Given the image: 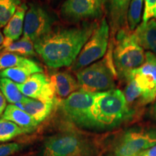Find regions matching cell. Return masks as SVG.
Segmentation results:
<instances>
[{
  "label": "cell",
  "mask_w": 156,
  "mask_h": 156,
  "mask_svg": "<svg viewBox=\"0 0 156 156\" xmlns=\"http://www.w3.org/2000/svg\"><path fill=\"white\" fill-rule=\"evenodd\" d=\"M98 25L95 22H85L80 26L51 30L34 43L35 51L48 67H69L77 59Z\"/></svg>",
  "instance_id": "obj_1"
},
{
  "label": "cell",
  "mask_w": 156,
  "mask_h": 156,
  "mask_svg": "<svg viewBox=\"0 0 156 156\" xmlns=\"http://www.w3.org/2000/svg\"><path fill=\"white\" fill-rule=\"evenodd\" d=\"M90 113L93 129H99L114 128L133 116L124 93L114 88L95 93Z\"/></svg>",
  "instance_id": "obj_2"
},
{
  "label": "cell",
  "mask_w": 156,
  "mask_h": 156,
  "mask_svg": "<svg viewBox=\"0 0 156 156\" xmlns=\"http://www.w3.org/2000/svg\"><path fill=\"white\" fill-rule=\"evenodd\" d=\"M113 60L116 73L126 79L133 70L145 63V53L128 28L119 30L115 36Z\"/></svg>",
  "instance_id": "obj_3"
},
{
  "label": "cell",
  "mask_w": 156,
  "mask_h": 156,
  "mask_svg": "<svg viewBox=\"0 0 156 156\" xmlns=\"http://www.w3.org/2000/svg\"><path fill=\"white\" fill-rule=\"evenodd\" d=\"M111 57L108 56L78 72L77 79L80 89L96 93L114 88L117 73Z\"/></svg>",
  "instance_id": "obj_4"
},
{
  "label": "cell",
  "mask_w": 156,
  "mask_h": 156,
  "mask_svg": "<svg viewBox=\"0 0 156 156\" xmlns=\"http://www.w3.org/2000/svg\"><path fill=\"white\" fill-rule=\"evenodd\" d=\"M95 95V93L78 90L62 101V112L68 119L78 126L93 129L90 112Z\"/></svg>",
  "instance_id": "obj_5"
},
{
  "label": "cell",
  "mask_w": 156,
  "mask_h": 156,
  "mask_svg": "<svg viewBox=\"0 0 156 156\" xmlns=\"http://www.w3.org/2000/svg\"><path fill=\"white\" fill-rule=\"evenodd\" d=\"M109 30L110 27L106 19L103 18L83 46L77 59L73 63L72 69L74 71L80 70L104 56L108 45Z\"/></svg>",
  "instance_id": "obj_6"
},
{
  "label": "cell",
  "mask_w": 156,
  "mask_h": 156,
  "mask_svg": "<svg viewBox=\"0 0 156 156\" xmlns=\"http://www.w3.org/2000/svg\"><path fill=\"white\" fill-rule=\"evenodd\" d=\"M88 151V144L80 134L62 132L45 141L43 156H85Z\"/></svg>",
  "instance_id": "obj_7"
},
{
  "label": "cell",
  "mask_w": 156,
  "mask_h": 156,
  "mask_svg": "<svg viewBox=\"0 0 156 156\" xmlns=\"http://www.w3.org/2000/svg\"><path fill=\"white\" fill-rule=\"evenodd\" d=\"M156 145V127L132 129L124 133L114 147L115 156H137Z\"/></svg>",
  "instance_id": "obj_8"
},
{
  "label": "cell",
  "mask_w": 156,
  "mask_h": 156,
  "mask_svg": "<svg viewBox=\"0 0 156 156\" xmlns=\"http://www.w3.org/2000/svg\"><path fill=\"white\" fill-rule=\"evenodd\" d=\"M54 23V17L44 7L31 3L25 14L23 36L28 37L34 44L49 34Z\"/></svg>",
  "instance_id": "obj_9"
},
{
  "label": "cell",
  "mask_w": 156,
  "mask_h": 156,
  "mask_svg": "<svg viewBox=\"0 0 156 156\" xmlns=\"http://www.w3.org/2000/svg\"><path fill=\"white\" fill-rule=\"evenodd\" d=\"M128 77L134 79L141 88L144 104L153 102L156 98V54L146 52L145 63L131 72Z\"/></svg>",
  "instance_id": "obj_10"
},
{
  "label": "cell",
  "mask_w": 156,
  "mask_h": 156,
  "mask_svg": "<svg viewBox=\"0 0 156 156\" xmlns=\"http://www.w3.org/2000/svg\"><path fill=\"white\" fill-rule=\"evenodd\" d=\"M17 87L25 96L32 99L43 102L56 101L55 91L50 79L43 73L34 74L25 83L17 84Z\"/></svg>",
  "instance_id": "obj_11"
},
{
  "label": "cell",
  "mask_w": 156,
  "mask_h": 156,
  "mask_svg": "<svg viewBox=\"0 0 156 156\" xmlns=\"http://www.w3.org/2000/svg\"><path fill=\"white\" fill-rule=\"evenodd\" d=\"M103 9L95 0H66L61 7V14L70 21L98 18Z\"/></svg>",
  "instance_id": "obj_12"
},
{
  "label": "cell",
  "mask_w": 156,
  "mask_h": 156,
  "mask_svg": "<svg viewBox=\"0 0 156 156\" xmlns=\"http://www.w3.org/2000/svg\"><path fill=\"white\" fill-rule=\"evenodd\" d=\"M28 9V7L25 4H21L17 7L14 15L4 29L5 41L2 46L0 47V49H2L10 45L12 43L18 41L20 37L23 33L25 17L26 14L25 12Z\"/></svg>",
  "instance_id": "obj_13"
},
{
  "label": "cell",
  "mask_w": 156,
  "mask_h": 156,
  "mask_svg": "<svg viewBox=\"0 0 156 156\" xmlns=\"http://www.w3.org/2000/svg\"><path fill=\"white\" fill-rule=\"evenodd\" d=\"M112 36L127 24V12L132 0H108Z\"/></svg>",
  "instance_id": "obj_14"
},
{
  "label": "cell",
  "mask_w": 156,
  "mask_h": 156,
  "mask_svg": "<svg viewBox=\"0 0 156 156\" xmlns=\"http://www.w3.org/2000/svg\"><path fill=\"white\" fill-rule=\"evenodd\" d=\"M2 119L15 123L27 133L34 132L39 124L34 117L15 104H9L7 106Z\"/></svg>",
  "instance_id": "obj_15"
},
{
  "label": "cell",
  "mask_w": 156,
  "mask_h": 156,
  "mask_svg": "<svg viewBox=\"0 0 156 156\" xmlns=\"http://www.w3.org/2000/svg\"><path fill=\"white\" fill-rule=\"evenodd\" d=\"M50 81L56 94L62 98H66L70 94L80 89L77 80L67 72L54 73L51 77Z\"/></svg>",
  "instance_id": "obj_16"
},
{
  "label": "cell",
  "mask_w": 156,
  "mask_h": 156,
  "mask_svg": "<svg viewBox=\"0 0 156 156\" xmlns=\"http://www.w3.org/2000/svg\"><path fill=\"white\" fill-rule=\"evenodd\" d=\"M136 40L142 48L156 54V20L143 22L133 31Z\"/></svg>",
  "instance_id": "obj_17"
},
{
  "label": "cell",
  "mask_w": 156,
  "mask_h": 156,
  "mask_svg": "<svg viewBox=\"0 0 156 156\" xmlns=\"http://www.w3.org/2000/svg\"><path fill=\"white\" fill-rule=\"evenodd\" d=\"M33 116L38 123L42 122L53 111L55 102H43L27 97L23 102L15 104Z\"/></svg>",
  "instance_id": "obj_18"
},
{
  "label": "cell",
  "mask_w": 156,
  "mask_h": 156,
  "mask_svg": "<svg viewBox=\"0 0 156 156\" xmlns=\"http://www.w3.org/2000/svg\"><path fill=\"white\" fill-rule=\"evenodd\" d=\"M42 73V67H41L36 62H34L28 65L2 70L0 71V77L7 78L17 84H22L34 74Z\"/></svg>",
  "instance_id": "obj_19"
},
{
  "label": "cell",
  "mask_w": 156,
  "mask_h": 156,
  "mask_svg": "<svg viewBox=\"0 0 156 156\" xmlns=\"http://www.w3.org/2000/svg\"><path fill=\"white\" fill-rule=\"evenodd\" d=\"M126 85L124 89V96H125L126 103L129 110L133 114H135L134 112V106H145L143 102V93L134 79L128 77L126 79Z\"/></svg>",
  "instance_id": "obj_20"
},
{
  "label": "cell",
  "mask_w": 156,
  "mask_h": 156,
  "mask_svg": "<svg viewBox=\"0 0 156 156\" xmlns=\"http://www.w3.org/2000/svg\"><path fill=\"white\" fill-rule=\"evenodd\" d=\"M0 90L6 100L11 103H21L27 98L20 91L16 83L5 77H0Z\"/></svg>",
  "instance_id": "obj_21"
},
{
  "label": "cell",
  "mask_w": 156,
  "mask_h": 156,
  "mask_svg": "<svg viewBox=\"0 0 156 156\" xmlns=\"http://www.w3.org/2000/svg\"><path fill=\"white\" fill-rule=\"evenodd\" d=\"M3 52H13L24 56H35L34 44L28 37L23 36L20 40L12 43L3 48Z\"/></svg>",
  "instance_id": "obj_22"
},
{
  "label": "cell",
  "mask_w": 156,
  "mask_h": 156,
  "mask_svg": "<svg viewBox=\"0 0 156 156\" xmlns=\"http://www.w3.org/2000/svg\"><path fill=\"white\" fill-rule=\"evenodd\" d=\"M34 61L13 52H3L0 55V71L9 68L28 65Z\"/></svg>",
  "instance_id": "obj_23"
},
{
  "label": "cell",
  "mask_w": 156,
  "mask_h": 156,
  "mask_svg": "<svg viewBox=\"0 0 156 156\" xmlns=\"http://www.w3.org/2000/svg\"><path fill=\"white\" fill-rule=\"evenodd\" d=\"M26 133V131L15 123L0 119V142L9 141L17 136Z\"/></svg>",
  "instance_id": "obj_24"
},
{
  "label": "cell",
  "mask_w": 156,
  "mask_h": 156,
  "mask_svg": "<svg viewBox=\"0 0 156 156\" xmlns=\"http://www.w3.org/2000/svg\"><path fill=\"white\" fill-rule=\"evenodd\" d=\"M21 5V0H0V28L6 26Z\"/></svg>",
  "instance_id": "obj_25"
},
{
  "label": "cell",
  "mask_w": 156,
  "mask_h": 156,
  "mask_svg": "<svg viewBox=\"0 0 156 156\" xmlns=\"http://www.w3.org/2000/svg\"><path fill=\"white\" fill-rule=\"evenodd\" d=\"M143 0H132L127 12V27L131 32L136 28L141 19Z\"/></svg>",
  "instance_id": "obj_26"
},
{
  "label": "cell",
  "mask_w": 156,
  "mask_h": 156,
  "mask_svg": "<svg viewBox=\"0 0 156 156\" xmlns=\"http://www.w3.org/2000/svg\"><path fill=\"white\" fill-rule=\"evenodd\" d=\"M151 19H156V0H145L143 22L147 23Z\"/></svg>",
  "instance_id": "obj_27"
},
{
  "label": "cell",
  "mask_w": 156,
  "mask_h": 156,
  "mask_svg": "<svg viewBox=\"0 0 156 156\" xmlns=\"http://www.w3.org/2000/svg\"><path fill=\"white\" fill-rule=\"evenodd\" d=\"M22 145L16 142L3 144L0 145V156H10L22 149Z\"/></svg>",
  "instance_id": "obj_28"
},
{
  "label": "cell",
  "mask_w": 156,
  "mask_h": 156,
  "mask_svg": "<svg viewBox=\"0 0 156 156\" xmlns=\"http://www.w3.org/2000/svg\"><path fill=\"white\" fill-rule=\"evenodd\" d=\"M7 108V102L6 98L2 91L0 90V116H2L3 113L5 112V109Z\"/></svg>",
  "instance_id": "obj_29"
},
{
  "label": "cell",
  "mask_w": 156,
  "mask_h": 156,
  "mask_svg": "<svg viewBox=\"0 0 156 156\" xmlns=\"http://www.w3.org/2000/svg\"><path fill=\"white\" fill-rule=\"evenodd\" d=\"M137 156H156V145L143 151Z\"/></svg>",
  "instance_id": "obj_30"
},
{
  "label": "cell",
  "mask_w": 156,
  "mask_h": 156,
  "mask_svg": "<svg viewBox=\"0 0 156 156\" xmlns=\"http://www.w3.org/2000/svg\"><path fill=\"white\" fill-rule=\"evenodd\" d=\"M96 1V2L98 4V5L100 6V7L102 8V9L104 8V7L106 6L107 2L108 1V0H95Z\"/></svg>",
  "instance_id": "obj_31"
},
{
  "label": "cell",
  "mask_w": 156,
  "mask_h": 156,
  "mask_svg": "<svg viewBox=\"0 0 156 156\" xmlns=\"http://www.w3.org/2000/svg\"><path fill=\"white\" fill-rule=\"evenodd\" d=\"M4 41H5V37L3 36L2 34L1 31H0V46H2Z\"/></svg>",
  "instance_id": "obj_32"
},
{
  "label": "cell",
  "mask_w": 156,
  "mask_h": 156,
  "mask_svg": "<svg viewBox=\"0 0 156 156\" xmlns=\"http://www.w3.org/2000/svg\"><path fill=\"white\" fill-rule=\"evenodd\" d=\"M153 116L156 119V100H155V104H154V106L153 107Z\"/></svg>",
  "instance_id": "obj_33"
}]
</instances>
